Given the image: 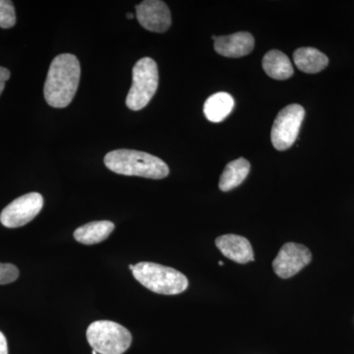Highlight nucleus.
Masks as SVG:
<instances>
[{
  "mask_svg": "<svg viewBox=\"0 0 354 354\" xmlns=\"http://www.w3.org/2000/svg\"><path fill=\"white\" fill-rule=\"evenodd\" d=\"M78 58L70 53L57 55L51 62L44 83V100L50 106L64 109L73 100L80 81Z\"/></svg>",
  "mask_w": 354,
  "mask_h": 354,
  "instance_id": "obj_1",
  "label": "nucleus"
},
{
  "mask_svg": "<svg viewBox=\"0 0 354 354\" xmlns=\"http://www.w3.org/2000/svg\"><path fill=\"white\" fill-rule=\"evenodd\" d=\"M104 165L109 171L127 176L162 179L169 174V167L160 158L151 153L127 149L106 153Z\"/></svg>",
  "mask_w": 354,
  "mask_h": 354,
  "instance_id": "obj_2",
  "label": "nucleus"
},
{
  "mask_svg": "<svg viewBox=\"0 0 354 354\" xmlns=\"http://www.w3.org/2000/svg\"><path fill=\"white\" fill-rule=\"evenodd\" d=\"M132 274L142 286L158 295H179L189 286L183 272L157 263H138L133 268Z\"/></svg>",
  "mask_w": 354,
  "mask_h": 354,
  "instance_id": "obj_3",
  "label": "nucleus"
},
{
  "mask_svg": "<svg viewBox=\"0 0 354 354\" xmlns=\"http://www.w3.org/2000/svg\"><path fill=\"white\" fill-rule=\"evenodd\" d=\"M87 339L97 353L123 354L131 346L132 335L120 324L101 320L88 326Z\"/></svg>",
  "mask_w": 354,
  "mask_h": 354,
  "instance_id": "obj_4",
  "label": "nucleus"
},
{
  "mask_svg": "<svg viewBox=\"0 0 354 354\" xmlns=\"http://www.w3.org/2000/svg\"><path fill=\"white\" fill-rule=\"evenodd\" d=\"M158 70L155 60L144 57L138 60L132 70V86L127 97V106L131 111L145 108L157 92Z\"/></svg>",
  "mask_w": 354,
  "mask_h": 354,
  "instance_id": "obj_5",
  "label": "nucleus"
},
{
  "mask_svg": "<svg viewBox=\"0 0 354 354\" xmlns=\"http://www.w3.org/2000/svg\"><path fill=\"white\" fill-rule=\"evenodd\" d=\"M305 111L299 104H293L279 111L272 125L271 139L272 146L279 151L290 149L299 134Z\"/></svg>",
  "mask_w": 354,
  "mask_h": 354,
  "instance_id": "obj_6",
  "label": "nucleus"
},
{
  "mask_svg": "<svg viewBox=\"0 0 354 354\" xmlns=\"http://www.w3.org/2000/svg\"><path fill=\"white\" fill-rule=\"evenodd\" d=\"M43 207L44 198L39 193H28L3 209L0 214V221L6 227H24L39 215Z\"/></svg>",
  "mask_w": 354,
  "mask_h": 354,
  "instance_id": "obj_7",
  "label": "nucleus"
},
{
  "mask_svg": "<svg viewBox=\"0 0 354 354\" xmlns=\"http://www.w3.org/2000/svg\"><path fill=\"white\" fill-rule=\"evenodd\" d=\"M311 260L312 254L307 247L288 242L281 247L274 258L272 268L279 278L290 279L306 267Z\"/></svg>",
  "mask_w": 354,
  "mask_h": 354,
  "instance_id": "obj_8",
  "label": "nucleus"
},
{
  "mask_svg": "<svg viewBox=\"0 0 354 354\" xmlns=\"http://www.w3.org/2000/svg\"><path fill=\"white\" fill-rule=\"evenodd\" d=\"M135 8L140 25L148 31L165 32L171 27V10L164 1L146 0Z\"/></svg>",
  "mask_w": 354,
  "mask_h": 354,
  "instance_id": "obj_9",
  "label": "nucleus"
},
{
  "mask_svg": "<svg viewBox=\"0 0 354 354\" xmlns=\"http://www.w3.org/2000/svg\"><path fill=\"white\" fill-rule=\"evenodd\" d=\"M214 48L218 55L230 58L245 57L253 50L254 38L250 32H239L228 36L216 37Z\"/></svg>",
  "mask_w": 354,
  "mask_h": 354,
  "instance_id": "obj_10",
  "label": "nucleus"
},
{
  "mask_svg": "<svg viewBox=\"0 0 354 354\" xmlns=\"http://www.w3.org/2000/svg\"><path fill=\"white\" fill-rule=\"evenodd\" d=\"M216 245L225 257L239 264H246L254 261L252 245L248 239L241 235H221L216 239Z\"/></svg>",
  "mask_w": 354,
  "mask_h": 354,
  "instance_id": "obj_11",
  "label": "nucleus"
},
{
  "mask_svg": "<svg viewBox=\"0 0 354 354\" xmlns=\"http://www.w3.org/2000/svg\"><path fill=\"white\" fill-rule=\"evenodd\" d=\"M114 227V223L109 221H92L77 228L74 232V239L79 243L94 245L108 239Z\"/></svg>",
  "mask_w": 354,
  "mask_h": 354,
  "instance_id": "obj_12",
  "label": "nucleus"
},
{
  "mask_svg": "<svg viewBox=\"0 0 354 354\" xmlns=\"http://www.w3.org/2000/svg\"><path fill=\"white\" fill-rule=\"evenodd\" d=\"M298 69L308 74L319 73L329 64V58L314 48H300L293 53Z\"/></svg>",
  "mask_w": 354,
  "mask_h": 354,
  "instance_id": "obj_13",
  "label": "nucleus"
},
{
  "mask_svg": "<svg viewBox=\"0 0 354 354\" xmlns=\"http://www.w3.org/2000/svg\"><path fill=\"white\" fill-rule=\"evenodd\" d=\"M234 108V100L228 93L212 95L204 104V114L211 122H221L230 115Z\"/></svg>",
  "mask_w": 354,
  "mask_h": 354,
  "instance_id": "obj_14",
  "label": "nucleus"
},
{
  "mask_svg": "<svg viewBox=\"0 0 354 354\" xmlns=\"http://www.w3.org/2000/svg\"><path fill=\"white\" fill-rule=\"evenodd\" d=\"M262 64L266 74L276 80H286L293 75L290 58L278 50L268 51L263 58Z\"/></svg>",
  "mask_w": 354,
  "mask_h": 354,
  "instance_id": "obj_15",
  "label": "nucleus"
},
{
  "mask_svg": "<svg viewBox=\"0 0 354 354\" xmlns=\"http://www.w3.org/2000/svg\"><path fill=\"white\" fill-rule=\"evenodd\" d=\"M250 162L246 158H241L232 160L227 165L225 171L221 174L218 187L223 192H227L239 187L250 171Z\"/></svg>",
  "mask_w": 354,
  "mask_h": 354,
  "instance_id": "obj_16",
  "label": "nucleus"
},
{
  "mask_svg": "<svg viewBox=\"0 0 354 354\" xmlns=\"http://www.w3.org/2000/svg\"><path fill=\"white\" fill-rule=\"evenodd\" d=\"M16 24L15 8L13 2L0 0V28L9 29Z\"/></svg>",
  "mask_w": 354,
  "mask_h": 354,
  "instance_id": "obj_17",
  "label": "nucleus"
},
{
  "mask_svg": "<svg viewBox=\"0 0 354 354\" xmlns=\"http://www.w3.org/2000/svg\"><path fill=\"white\" fill-rule=\"evenodd\" d=\"M19 277V270L15 265L0 263V285L14 283Z\"/></svg>",
  "mask_w": 354,
  "mask_h": 354,
  "instance_id": "obj_18",
  "label": "nucleus"
},
{
  "mask_svg": "<svg viewBox=\"0 0 354 354\" xmlns=\"http://www.w3.org/2000/svg\"><path fill=\"white\" fill-rule=\"evenodd\" d=\"M10 78V71L4 67L0 66V95L3 92L6 81Z\"/></svg>",
  "mask_w": 354,
  "mask_h": 354,
  "instance_id": "obj_19",
  "label": "nucleus"
},
{
  "mask_svg": "<svg viewBox=\"0 0 354 354\" xmlns=\"http://www.w3.org/2000/svg\"><path fill=\"white\" fill-rule=\"evenodd\" d=\"M0 354H8L6 337L2 332H0Z\"/></svg>",
  "mask_w": 354,
  "mask_h": 354,
  "instance_id": "obj_20",
  "label": "nucleus"
},
{
  "mask_svg": "<svg viewBox=\"0 0 354 354\" xmlns=\"http://www.w3.org/2000/svg\"><path fill=\"white\" fill-rule=\"evenodd\" d=\"M127 17L128 19H133L134 18V15L132 13H127Z\"/></svg>",
  "mask_w": 354,
  "mask_h": 354,
  "instance_id": "obj_21",
  "label": "nucleus"
},
{
  "mask_svg": "<svg viewBox=\"0 0 354 354\" xmlns=\"http://www.w3.org/2000/svg\"><path fill=\"white\" fill-rule=\"evenodd\" d=\"M133 268H134V266H133V265H129V269H130V270H131V271H132V270H133Z\"/></svg>",
  "mask_w": 354,
  "mask_h": 354,
  "instance_id": "obj_22",
  "label": "nucleus"
},
{
  "mask_svg": "<svg viewBox=\"0 0 354 354\" xmlns=\"http://www.w3.org/2000/svg\"><path fill=\"white\" fill-rule=\"evenodd\" d=\"M218 265H220V266H223V262H221V261H220V262H218Z\"/></svg>",
  "mask_w": 354,
  "mask_h": 354,
  "instance_id": "obj_23",
  "label": "nucleus"
},
{
  "mask_svg": "<svg viewBox=\"0 0 354 354\" xmlns=\"http://www.w3.org/2000/svg\"><path fill=\"white\" fill-rule=\"evenodd\" d=\"M92 354H97V351H93Z\"/></svg>",
  "mask_w": 354,
  "mask_h": 354,
  "instance_id": "obj_24",
  "label": "nucleus"
}]
</instances>
